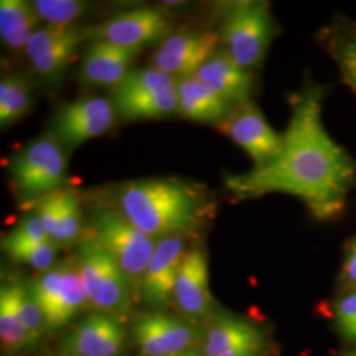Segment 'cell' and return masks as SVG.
I'll use <instances>...</instances> for the list:
<instances>
[{"instance_id":"obj_1","label":"cell","mask_w":356,"mask_h":356,"mask_svg":"<svg viewBox=\"0 0 356 356\" xmlns=\"http://www.w3.org/2000/svg\"><path fill=\"white\" fill-rule=\"evenodd\" d=\"M322 102L323 89L316 85L293 95L279 156L268 165L225 179L236 200L282 193L301 200L319 220L343 213L355 188L356 163L323 126Z\"/></svg>"},{"instance_id":"obj_2","label":"cell","mask_w":356,"mask_h":356,"mask_svg":"<svg viewBox=\"0 0 356 356\" xmlns=\"http://www.w3.org/2000/svg\"><path fill=\"white\" fill-rule=\"evenodd\" d=\"M115 207L156 241L195 235L214 216L216 204L200 185L177 178H148L116 186Z\"/></svg>"},{"instance_id":"obj_3","label":"cell","mask_w":356,"mask_h":356,"mask_svg":"<svg viewBox=\"0 0 356 356\" xmlns=\"http://www.w3.org/2000/svg\"><path fill=\"white\" fill-rule=\"evenodd\" d=\"M90 219V235L113 257L138 294L157 241L135 227L113 204H92Z\"/></svg>"},{"instance_id":"obj_4","label":"cell","mask_w":356,"mask_h":356,"mask_svg":"<svg viewBox=\"0 0 356 356\" xmlns=\"http://www.w3.org/2000/svg\"><path fill=\"white\" fill-rule=\"evenodd\" d=\"M74 260L90 305L122 322L127 318L135 291L102 245L91 235L86 236L79 243Z\"/></svg>"},{"instance_id":"obj_5","label":"cell","mask_w":356,"mask_h":356,"mask_svg":"<svg viewBox=\"0 0 356 356\" xmlns=\"http://www.w3.org/2000/svg\"><path fill=\"white\" fill-rule=\"evenodd\" d=\"M67 160L63 145L51 132L28 143L13 156L10 176L17 198L38 204L54 191H61Z\"/></svg>"},{"instance_id":"obj_6","label":"cell","mask_w":356,"mask_h":356,"mask_svg":"<svg viewBox=\"0 0 356 356\" xmlns=\"http://www.w3.org/2000/svg\"><path fill=\"white\" fill-rule=\"evenodd\" d=\"M273 35L275 23L266 1H241L232 6L219 33L223 49L247 70L264 60Z\"/></svg>"},{"instance_id":"obj_7","label":"cell","mask_w":356,"mask_h":356,"mask_svg":"<svg viewBox=\"0 0 356 356\" xmlns=\"http://www.w3.org/2000/svg\"><path fill=\"white\" fill-rule=\"evenodd\" d=\"M28 289L42 310L49 330L64 327L89 305L74 256L42 272Z\"/></svg>"},{"instance_id":"obj_8","label":"cell","mask_w":356,"mask_h":356,"mask_svg":"<svg viewBox=\"0 0 356 356\" xmlns=\"http://www.w3.org/2000/svg\"><path fill=\"white\" fill-rule=\"evenodd\" d=\"M173 22L164 11L140 7L120 13L98 26H86L88 40L106 41L123 48L141 49L172 35Z\"/></svg>"},{"instance_id":"obj_9","label":"cell","mask_w":356,"mask_h":356,"mask_svg":"<svg viewBox=\"0 0 356 356\" xmlns=\"http://www.w3.org/2000/svg\"><path fill=\"white\" fill-rule=\"evenodd\" d=\"M114 103L103 97H86L60 108L51 120V132L65 151L102 136L114 124Z\"/></svg>"},{"instance_id":"obj_10","label":"cell","mask_w":356,"mask_h":356,"mask_svg":"<svg viewBox=\"0 0 356 356\" xmlns=\"http://www.w3.org/2000/svg\"><path fill=\"white\" fill-rule=\"evenodd\" d=\"M216 127L248 153L254 168L268 165L280 153L282 134L279 135L269 126L254 103L235 107Z\"/></svg>"},{"instance_id":"obj_11","label":"cell","mask_w":356,"mask_h":356,"mask_svg":"<svg viewBox=\"0 0 356 356\" xmlns=\"http://www.w3.org/2000/svg\"><path fill=\"white\" fill-rule=\"evenodd\" d=\"M132 338L143 356H175L193 348L202 332L185 319L154 312L135 319Z\"/></svg>"},{"instance_id":"obj_12","label":"cell","mask_w":356,"mask_h":356,"mask_svg":"<svg viewBox=\"0 0 356 356\" xmlns=\"http://www.w3.org/2000/svg\"><path fill=\"white\" fill-rule=\"evenodd\" d=\"M219 42V33L209 29L172 33L153 54L151 64L178 79L194 76L218 49Z\"/></svg>"},{"instance_id":"obj_13","label":"cell","mask_w":356,"mask_h":356,"mask_svg":"<svg viewBox=\"0 0 356 356\" xmlns=\"http://www.w3.org/2000/svg\"><path fill=\"white\" fill-rule=\"evenodd\" d=\"M186 254V242L182 236L157 241L152 260L138 289L143 302L161 309L173 301L178 272Z\"/></svg>"},{"instance_id":"obj_14","label":"cell","mask_w":356,"mask_h":356,"mask_svg":"<svg viewBox=\"0 0 356 356\" xmlns=\"http://www.w3.org/2000/svg\"><path fill=\"white\" fill-rule=\"evenodd\" d=\"M126 331L122 321L101 312L82 319L63 341L64 356H118Z\"/></svg>"},{"instance_id":"obj_15","label":"cell","mask_w":356,"mask_h":356,"mask_svg":"<svg viewBox=\"0 0 356 356\" xmlns=\"http://www.w3.org/2000/svg\"><path fill=\"white\" fill-rule=\"evenodd\" d=\"M173 301L178 310L193 322L206 318L213 312L209 264L202 248L194 247L185 256L178 272Z\"/></svg>"},{"instance_id":"obj_16","label":"cell","mask_w":356,"mask_h":356,"mask_svg":"<svg viewBox=\"0 0 356 356\" xmlns=\"http://www.w3.org/2000/svg\"><path fill=\"white\" fill-rule=\"evenodd\" d=\"M263 332L248 321L229 314L216 316L204 335V356H261Z\"/></svg>"},{"instance_id":"obj_17","label":"cell","mask_w":356,"mask_h":356,"mask_svg":"<svg viewBox=\"0 0 356 356\" xmlns=\"http://www.w3.org/2000/svg\"><path fill=\"white\" fill-rule=\"evenodd\" d=\"M194 76L234 108L251 102L254 76L225 49L218 48Z\"/></svg>"},{"instance_id":"obj_18","label":"cell","mask_w":356,"mask_h":356,"mask_svg":"<svg viewBox=\"0 0 356 356\" xmlns=\"http://www.w3.org/2000/svg\"><path fill=\"white\" fill-rule=\"evenodd\" d=\"M141 49L118 47L106 41H92L85 53L79 78L85 85L116 88L131 72Z\"/></svg>"},{"instance_id":"obj_19","label":"cell","mask_w":356,"mask_h":356,"mask_svg":"<svg viewBox=\"0 0 356 356\" xmlns=\"http://www.w3.org/2000/svg\"><path fill=\"white\" fill-rule=\"evenodd\" d=\"M177 97L178 114L191 122L218 126L234 110L195 76L178 79Z\"/></svg>"},{"instance_id":"obj_20","label":"cell","mask_w":356,"mask_h":356,"mask_svg":"<svg viewBox=\"0 0 356 356\" xmlns=\"http://www.w3.org/2000/svg\"><path fill=\"white\" fill-rule=\"evenodd\" d=\"M40 22L32 3L24 0L0 1V38L8 49L26 51Z\"/></svg>"},{"instance_id":"obj_21","label":"cell","mask_w":356,"mask_h":356,"mask_svg":"<svg viewBox=\"0 0 356 356\" xmlns=\"http://www.w3.org/2000/svg\"><path fill=\"white\" fill-rule=\"evenodd\" d=\"M123 120L160 119L177 113V86L172 89L138 94L129 97H114L113 101Z\"/></svg>"},{"instance_id":"obj_22","label":"cell","mask_w":356,"mask_h":356,"mask_svg":"<svg viewBox=\"0 0 356 356\" xmlns=\"http://www.w3.org/2000/svg\"><path fill=\"white\" fill-rule=\"evenodd\" d=\"M85 40H88L86 26H76L67 38L57 44L36 63L31 64L35 74L47 83L58 81L73 63L79 45Z\"/></svg>"},{"instance_id":"obj_23","label":"cell","mask_w":356,"mask_h":356,"mask_svg":"<svg viewBox=\"0 0 356 356\" xmlns=\"http://www.w3.org/2000/svg\"><path fill=\"white\" fill-rule=\"evenodd\" d=\"M0 339L8 353L26 351L36 346L19 317L11 284H4L0 289Z\"/></svg>"},{"instance_id":"obj_24","label":"cell","mask_w":356,"mask_h":356,"mask_svg":"<svg viewBox=\"0 0 356 356\" xmlns=\"http://www.w3.org/2000/svg\"><path fill=\"white\" fill-rule=\"evenodd\" d=\"M32 103L31 86L19 76H3L0 81V126L10 127L22 120Z\"/></svg>"},{"instance_id":"obj_25","label":"cell","mask_w":356,"mask_h":356,"mask_svg":"<svg viewBox=\"0 0 356 356\" xmlns=\"http://www.w3.org/2000/svg\"><path fill=\"white\" fill-rule=\"evenodd\" d=\"M178 78L166 74L156 67L131 70L123 81L113 89L114 97H129L154 91L172 89L177 86Z\"/></svg>"},{"instance_id":"obj_26","label":"cell","mask_w":356,"mask_h":356,"mask_svg":"<svg viewBox=\"0 0 356 356\" xmlns=\"http://www.w3.org/2000/svg\"><path fill=\"white\" fill-rule=\"evenodd\" d=\"M83 214L81 209L79 197L74 191L66 189L64 197L63 216L56 231L51 235V242L57 248H67L82 242Z\"/></svg>"},{"instance_id":"obj_27","label":"cell","mask_w":356,"mask_h":356,"mask_svg":"<svg viewBox=\"0 0 356 356\" xmlns=\"http://www.w3.org/2000/svg\"><path fill=\"white\" fill-rule=\"evenodd\" d=\"M32 7L40 20L51 26H70L88 13L90 4L78 0H35Z\"/></svg>"},{"instance_id":"obj_28","label":"cell","mask_w":356,"mask_h":356,"mask_svg":"<svg viewBox=\"0 0 356 356\" xmlns=\"http://www.w3.org/2000/svg\"><path fill=\"white\" fill-rule=\"evenodd\" d=\"M1 248L13 259V261L26 264L41 272L51 269L56 264L54 260L57 254V247L51 239L38 243L8 244V245H1Z\"/></svg>"},{"instance_id":"obj_29","label":"cell","mask_w":356,"mask_h":356,"mask_svg":"<svg viewBox=\"0 0 356 356\" xmlns=\"http://www.w3.org/2000/svg\"><path fill=\"white\" fill-rule=\"evenodd\" d=\"M11 285H13V300H15L19 317L22 319L31 339L38 346L44 332L48 330L44 313L40 309L38 302L35 301L29 289L16 282H13Z\"/></svg>"},{"instance_id":"obj_30","label":"cell","mask_w":356,"mask_h":356,"mask_svg":"<svg viewBox=\"0 0 356 356\" xmlns=\"http://www.w3.org/2000/svg\"><path fill=\"white\" fill-rule=\"evenodd\" d=\"M76 26L47 24L45 26L38 28L24 51L28 61L31 64L36 63L42 56H45L48 51L53 49L57 44H60L63 40L67 38L76 29Z\"/></svg>"},{"instance_id":"obj_31","label":"cell","mask_w":356,"mask_h":356,"mask_svg":"<svg viewBox=\"0 0 356 356\" xmlns=\"http://www.w3.org/2000/svg\"><path fill=\"white\" fill-rule=\"evenodd\" d=\"M49 239L45 227L40 219L38 213H29L26 214L16 226L15 229L7 234L3 241L1 245L8 244H24V243H38Z\"/></svg>"},{"instance_id":"obj_32","label":"cell","mask_w":356,"mask_h":356,"mask_svg":"<svg viewBox=\"0 0 356 356\" xmlns=\"http://www.w3.org/2000/svg\"><path fill=\"white\" fill-rule=\"evenodd\" d=\"M335 57L346 83L356 92V32L337 44Z\"/></svg>"},{"instance_id":"obj_33","label":"cell","mask_w":356,"mask_h":356,"mask_svg":"<svg viewBox=\"0 0 356 356\" xmlns=\"http://www.w3.org/2000/svg\"><path fill=\"white\" fill-rule=\"evenodd\" d=\"M65 191H57L42 198L38 204L35 211L38 213L48 236L51 238V234L56 231L58 222L63 216L64 209Z\"/></svg>"},{"instance_id":"obj_34","label":"cell","mask_w":356,"mask_h":356,"mask_svg":"<svg viewBox=\"0 0 356 356\" xmlns=\"http://www.w3.org/2000/svg\"><path fill=\"white\" fill-rule=\"evenodd\" d=\"M334 318L344 338L356 342V293L344 296L335 304Z\"/></svg>"},{"instance_id":"obj_35","label":"cell","mask_w":356,"mask_h":356,"mask_svg":"<svg viewBox=\"0 0 356 356\" xmlns=\"http://www.w3.org/2000/svg\"><path fill=\"white\" fill-rule=\"evenodd\" d=\"M343 275L346 280L356 285V238L353 239L347 248L344 260Z\"/></svg>"},{"instance_id":"obj_36","label":"cell","mask_w":356,"mask_h":356,"mask_svg":"<svg viewBox=\"0 0 356 356\" xmlns=\"http://www.w3.org/2000/svg\"><path fill=\"white\" fill-rule=\"evenodd\" d=\"M175 356H204V354L200 353V351H197V350H194V348H191V350H186V351L179 353V354Z\"/></svg>"},{"instance_id":"obj_37","label":"cell","mask_w":356,"mask_h":356,"mask_svg":"<svg viewBox=\"0 0 356 356\" xmlns=\"http://www.w3.org/2000/svg\"><path fill=\"white\" fill-rule=\"evenodd\" d=\"M343 356H356V353H351V354H346Z\"/></svg>"}]
</instances>
